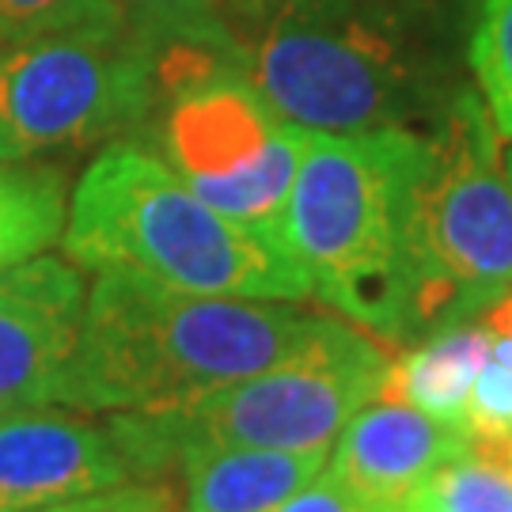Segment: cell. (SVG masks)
<instances>
[{"mask_svg":"<svg viewBox=\"0 0 512 512\" xmlns=\"http://www.w3.org/2000/svg\"><path fill=\"white\" fill-rule=\"evenodd\" d=\"M239 4H255V0H239Z\"/></svg>","mask_w":512,"mask_h":512,"instance_id":"cell-25","label":"cell"},{"mask_svg":"<svg viewBox=\"0 0 512 512\" xmlns=\"http://www.w3.org/2000/svg\"><path fill=\"white\" fill-rule=\"evenodd\" d=\"M73 31H126L118 0H0V46Z\"/></svg>","mask_w":512,"mask_h":512,"instance_id":"cell-17","label":"cell"},{"mask_svg":"<svg viewBox=\"0 0 512 512\" xmlns=\"http://www.w3.org/2000/svg\"><path fill=\"white\" fill-rule=\"evenodd\" d=\"M69 220V179L54 164H0V277L61 239Z\"/></svg>","mask_w":512,"mask_h":512,"instance_id":"cell-14","label":"cell"},{"mask_svg":"<svg viewBox=\"0 0 512 512\" xmlns=\"http://www.w3.org/2000/svg\"><path fill=\"white\" fill-rule=\"evenodd\" d=\"M281 512H365V509H361L327 471H319L293 501L281 505Z\"/></svg>","mask_w":512,"mask_h":512,"instance_id":"cell-21","label":"cell"},{"mask_svg":"<svg viewBox=\"0 0 512 512\" xmlns=\"http://www.w3.org/2000/svg\"><path fill=\"white\" fill-rule=\"evenodd\" d=\"M505 452H509V459H512V440H509V444H505Z\"/></svg>","mask_w":512,"mask_h":512,"instance_id":"cell-24","label":"cell"},{"mask_svg":"<svg viewBox=\"0 0 512 512\" xmlns=\"http://www.w3.org/2000/svg\"><path fill=\"white\" fill-rule=\"evenodd\" d=\"M467 448V429L380 399L346 421L327 475L365 512H403L406 501Z\"/></svg>","mask_w":512,"mask_h":512,"instance_id":"cell-11","label":"cell"},{"mask_svg":"<svg viewBox=\"0 0 512 512\" xmlns=\"http://www.w3.org/2000/svg\"><path fill=\"white\" fill-rule=\"evenodd\" d=\"M505 175H509V186H512V145L505 148Z\"/></svg>","mask_w":512,"mask_h":512,"instance_id":"cell-23","label":"cell"},{"mask_svg":"<svg viewBox=\"0 0 512 512\" xmlns=\"http://www.w3.org/2000/svg\"><path fill=\"white\" fill-rule=\"evenodd\" d=\"M156 103V50L133 31H73L0 46V164L137 126Z\"/></svg>","mask_w":512,"mask_h":512,"instance_id":"cell-6","label":"cell"},{"mask_svg":"<svg viewBox=\"0 0 512 512\" xmlns=\"http://www.w3.org/2000/svg\"><path fill=\"white\" fill-rule=\"evenodd\" d=\"M429 141L406 126L308 129L285 239L311 296L384 342H406V232Z\"/></svg>","mask_w":512,"mask_h":512,"instance_id":"cell-2","label":"cell"},{"mask_svg":"<svg viewBox=\"0 0 512 512\" xmlns=\"http://www.w3.org/2000/svg\"><path fill=\"white\" fill-rule=\"evenodd\" d=\"M391 365L376 338L349 323L330 330L289 365L217 387L171 410H122L107 429L129 475L160 482L186 448H270L330 452L346 421L380 399Z\"/></svg>","mask_w":512,"mask_h":512,"instance_id":"cell-4","label":"cell"},{"mask_svg":"<svg viewBox=\"0 0 512 512\" xmlns=\"http://www.w3.org/2000/svg\"><path fill=\"white\" fill-rule=\"evenodd\" d=\"M486 327L501 334V338H512V296L497 300L494 308H486Z\"/></svg>","mask_w":512,"mask_h":512,"instance_id":"cell-22","label":"cell"},{"mask_svg":"<svg viewBox=\"0 0 512 512\" xmlns=\"http://www.w3.org/2000/svg\"><path fill=\"white\" fill-rule=\"evenodd\" d=\"M467 437L494 448H505L512 440V338L494 334L490 342L486 365L467 403Z\"/></svg>","mask_w":512,"mask_h":512,"instance_id":"cell-19","label":"cell"},{"mask_svg":"<svg viewBox=\"0 0 512 512\" xmlns=\"http://www.w3.org/2000/svg\"><path fill=\"white\" fill-rule=\"evenodd\" d=\"M330 323V315L277 300L183 293L133 270H99L61 406L122 414L194 403L289 365Z\"/></svg>","mask_w":512,"mask_h":512,"instance_id":"cell-1","label":"cell"},{"mask_svg":"<svg viewBox=\"0 0 512 512\" xmlns=\"http://www.w3.org/2000/svg\"><path fill=\"white\" fill-rule=\"evenodd\" d=\"M494 334L486 323H459V327L429 334L421 346H410L391 357L384 372L380 399L406 403L429 418L467 429V403Z\"/></svg>","mask_w":512,"mask_h":512,"instance_id":"cell-13","label":"cell"},{"mask_svg":"<svg viewBox=\"0 0 512 512\" xmlns=\"http://www.w3.org/2000/svg\"><path fill=\"white\" fill-rule=\"evenodd\" d=\"M183 512H281L327 467V452L186 448Z\"/></svg>","mask_w":512,"mask_h":512,"instance_id":"cell-12","label":"cell"},{"mask_svg":"<svg viewBox=\"0 0 512 512\" xmlns=\"http://www.w3.org/2000/svg\"><path fill=\"white\" fill-rule=\"evenodd\" d=\"M512 296V186L482 99L459 95L410 205L406 342L471 323Z\"/></svg>","mask_w":512,"mask_h":512,"instance_id":"cell-5","label":"cell"},{"mask_svg":"<svg viewBox=\"0 0 512 512\" xmlns=\"http://www.w3.org/2000/svg\"><path fill=\"white\" fill-rule=\"evenodd\" d=\"M84 300L69 258L38 255L0 277V414L61 406Z\"/></svg>","mask_w":512,"mask_h":512,"instance_id":"cell-9","label":"cell"},{"mask_svg":"<svg viewBox=\"0 0 512 512\" xmlns=\"http://www.w3.org/2000/svg\"><path fill=\"white\" fill-rule=\"evenodd\" d=\"M217 4L220 0H118L126 27L152 50L171 42H205L232 50Z\"/></svg>","mask_w":512,"mask_h":512,"instance_id":"cell-18","label":"cell"},{"mask_svg":"<svg viewBox=\"0 0 512 512\" xmlns=\"http://www.w3.org/2000/svg\"><path fill=\"white\" fill-rule=\"evenodd\" d=\"M61 251L88 270H133L205 296L311 300L308 274L205 205L164 156L110 145L80 175Z\"/></svg>","mask_w":512,"mask_h":512,"instance_id":"cell-3","label":"cell"},{"mask_svg":"<svg viewBox=\"0 0 512 512\" xmlns=\"http://www.w3.org/2000/svg\"><path fill=\"white\" fill-rule=\"evenodd\" d=\"M403 512H512V459L505 448L475 444L444 463Z\"/></svg>","mask_w":512,"mask_h":512,"instance_id":"cell-15","label":"cell"},{"mask_svg":"<svg viewBox=\"0 0 512 512\" xmlns=\"http://www.w3.org/2000/svg\"><path fill=\"white\" fill-rule=\"evenodd\" d=\"M243 69L277 118L315 133L399 126L414 99L403 54L357 19L285 12Z\"/></svg>","mask_w":512,"mask_h":512,"instance_id":"cell-7","label":"cell"},{"mask_svg":"<svg viewBox=\"0 0 512 512\" xmlns=\"http://www.w3.org/2000/svg\"><path fill=\"white\" fill-rule=\"evenodd\" d=\"M129 478L107 425L50 406L0 414V512H35Z\"/></svg>","mask_w":512,"mask_h":512,"instance_id":"cell-10","label":"cell"},{"mask_svg":"<svg viewBox=\"0 0 512 512\" xmlns=\"http://www.w3.org/2000/svg\"><path fill=\"white\" fill-rule=\"evenodd\" d=\"M471 69L497 133L512 141V0H482L471 35Z\"/></svg>","mask_w":512,"mask_h":512,"instance_id":"cell-16","label":"cell"},{"mask_svg":"<svg viewBox=\"0 0 512 512\" xmlns=\"http://www.w3.org/2000/svg\"><path fill=\"white\" fill-rule=\"evenodd\" d=\"M171 95L160 145L164 160L194 194L251 175L293 137L243 61H209L160 84Z\"/></svg>","mask_w":512,"mask_h":512,"instance_id":"cell-8","label":"cell"},{"mask_svg":"<svg viewBox=\"0 0 512 512\" xmlns=\"http://www.w3.org/2000/svg\"><path fill=\"white\" fill-rule=\"evenodd\" d=\"M35 512H179L175 494L164 482H137V486H110L99 494H84L73 501H57Z\"/></svg>","mask_w":512,"mask_h":512,"instance_id":"cell-20","label":"cell"}]
</instances>
